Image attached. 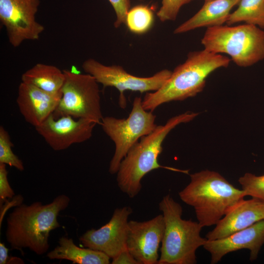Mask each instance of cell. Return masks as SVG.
<instances>
[{"label": "cell", "instance_id": "6da1fadb", "mask_svg": "<svg viewBox=\"0 0 264 264\" xmlns=\"http://www.w3.org/2000/svg\"><path fill=\"white\" fill-rule=\"evenodd\" d=\"M69 202V198L63 194L46 204L37 201L17 206L6 220L5 237L12 249L29 248L38 255L46 253L50 233L60 227L57 217Z\"/></svg>", "mask_w": 264, "mask_h": 264}, {"label": "cell", "instance_id": "7a4b0ae2", "mask_svg": "<svg viewBox=\"0 0 264 264\" xmlns=\"http://www.w3.org/2000/svg\"><path fill=\"white\" fill-rule=\"evenodd\" d=\"M231 59L204 49L189 52L186 60L176 66L157 90L146 93L144 109L153 111L161 105L194 97L204 89L208 76L216 70L227 67Z\"/></svg>", "mask_w": 264, "mask_h": 264}, {"label": "cell", "instance_id": "3957f363", "mask_svg": "<svg viewBox=\"0 0 264 264\" xmlns=\"http://www.w3.org/2000/svg\"><path fill=\"white\" fill-rule=\"evenodd\" d=\"M198 115V112L186 111L173 116L164 125H157L152 132L142 137L120 163L116 173L119 189L131 198L136 197L141 190L143 177L159 168L188 174V171L161 165L158 158L163 150V142L169 132L177 125L189 122Z\"/></svg>", "mask_w": 264, "mask_h": 264}, {"label": "cell", "instance_id": "277c9868", "mask_svg": "<svg viewBox=\"0 0 264 264\" xmlns=\"http://www.w3.org/2000/svg\"><path fill=\"white\" fill-rule=\"evenodd\" d=\"M189 184L178 193L181 200L194 209L203 227L216 225L235 205L246 196L244 192L219 173L208 170L190 175Z\"/></svg>", "mask_w": 264, "mask_h": 264}, {"label": "cell", "instance_id": "5b68a950", "mask_svg": "<svg viewBox=\"0 0 264 264\" xmlns=\"http://www.w3.org/2000/svg\"><path fill=\"white\" fill-rule=\"evenodd\" d=\"M165 228L158 264H195L196 251L207 241L198 221L182 218V207L169 195L159 203Z\"/></svg>", "mask_w": 264, "mask_h": 264}, {"label": "cell", "instance_id": "8992f818", "mask_svg": "<svg viewBox=\"0 0 264 264\" xmlns=\"http://www.w3.org/2000/svg\"><path fill=\"white\" fill-rule=\"evenodd\" d=\"M201 43L209 52L228 55L241 67L250 66L264 59V31L254 25L207 28Z\"/></svg>", "mask_w": 264, "mask_h": 264}, {"label": "cell", "instance_id": "52a82bcc", "mask_svg": "<svg viewBox=\"0 0 264 264\" xmlns=\"http://www.w3.org/2000/svg\"><path fill=\"white\" fill-rule=\"evenodd\" d=\"M156 115L145 110L141 97L134 98L132 110L127 118L103 117L100 125L105 133L113 142L115 151L110 161L109 172L116 174L120 163L131 149L143 136L157 127Z\"/></svg>", "mask_w": 264, "mask_h": 264}, {"label": "cell", "instance_id": "ba28073f", "mask_svg": "<svg viewBox=\"0 0 264 264\" xmlns=\"http://www.w3.org/2000/svg\"><path fill=\"white\" fill-rule=\"evenodd\" d=\"M65 80L62 96L53 113L58 118L69 115L100 124L102 114L98 83L91 75L63 70Z\"/></svg>", "mask_w": 264, "mask_h": 264}, {"label": "cell", "instance_id": "9c48e42d", "mask_svg": "<svg viewBox=\"0 0 264 264\" xmlns=\"http://www.w3.org/2000/svg\"><path fill=\"white\" fill-rule=\"evenodd\" d=\"M82 66L85 73L93 76L103 88L114 87L119 91V105L124 109L127 106L124 94L126 90L141 93L155 91L165 84L172 73L170 70L164 69L152 76L138 77L129 73L120 66H107L91 58L85 60Z\"/></svg>", "mask_w": 264, "mask_h": 264}, {"label": "cell", "instance_id": "30bf717a", "mask_svg": "<svg viewBox=\"0 0 264 264\" xmlns=\"http://www.w3.org/2000/svg\"><path fill=\"white\" fill-rule=\"evenodd\" d=\"M40 3V0H0V22L13 47L38 40L44 31L36 19Z\"/></svg>", "mask_w": 264, "mask_h": 264}, {"label": "cell", "instance_id": "8fae6325", "mask_svg": "<svg viewBox=\"0 0 264 264\" xmlns=\"http://www.w3.org/2000/svg\"><path fill=\"white\" fill-rule=\"evenodd\" d=\"M130 206L116 208L109 222L98 229L87 231L79 241L85 247L104 253L113 259L127 248Z\"/></svg>", "mask_w": 264, "mask_h": 264}, {"label": "cell", "instance_id": "7c38bea8", "mask_svg": "<svg viewBox=\"0 0 264 264\" xmlns=\"http://www.w3.org/2000/svg\"><path fill=\"white\" fill-rule=\"evenodd\" d=\"M64 115L56 119L53 114L35 128L37 132L54 151H62L74 144L85 142L92 135L97 125L94 122Z\"/></svg>", "mask_w": 264, "mask_h": 264}, {"label": "cell", "instance_id": "4fadbf2b", "mask_svg": "<svg viewBox=\"0 0 264 264\" xmlns=\"http://www.w3.org/2000/svg\"><path fill=\"white\" fill-rule=\"evenodd\" d=\"M164 228L162 214L146 221H129L127 248L139 264H158Z\"/></svg>", "mask_w": 264, "mask_h": 264}, {"label": "cell", "instance_id": "5bb4252c", "mask_svg": "<svg viewBox=\"0 0 264 264\" xmlns=\"http://www.w3.org/2000/svg\"><path fill=\"white\" fill-rule=\"evenodd\" d=\"M264 244V220L225 238L207 240L203 247L210 254V263L216 264L229 253L242 249L249 250V259L254 261Z\"/></svg>", "mask_w": 264, "mask_h": 264}, {"label": "cell", "instance_id": "9a60e30c", "mask_svg": "<svg viewBox=\"0 0 264 264\" xmlns=\"http://www.w3.org/2000/svg\"><path fill=\"white\" fill-rule=\"evenodd\" d=\"M62 96L61 91L48 92L21 82L16 102L24 120L36 128L54 113Z\"/></svg>", "mask_w": 264, "mask_h": 264}, {"label": "cell", "instance_id": "2e32d148", "mask_svg": "<svg viewBox=\"0 0 264 264\" xmlns=\"http://www.w3.org/2000/svg\"><path fill=\"white\" fill-rule=\"evenodd\" d=\"M264 220V201L256 198L241 200L231 208L207 233L205 238L215 240L225 238Z\"/></svg>", "mask_w": 264, "mask_h": 264}, {"label": "cell", "instance_id": "e0dca14e", "mask_svg": "<svg viewBox=\"0 0 264 264\" xmlns=\"http://www.w3.org/2000/svg\"><path fill=\"white\" fill-rule=\"evenodd\" d=\"M240 0L205 1L201 8L192 17L178 26L175 34L184 33L200 27H211L226 23L232 9Z\"/></svg>", "mask_w": 264, "mask_h": 264}, {"label": "cell", "instance_id": "ac0fdd59", "mask_svg": "<svg viewBox=\"0 0 264 264\" xmlns=\"http://www.w3.org/2000/svg\"><path fill=\"white\" fill-rule=\"evenodd\" d=\"M47 257L51 260H66L78 264H109L110 258L104 253L75 244L71 238H60L58 245L48 252Z\"/></svg>", "mask_w": 264, "mask_h": 264}, {"label": "cell", "instance_id": "d6986e66", "mask_svg": "<svg viewBox=\"0 0 264 264\" xmlns=\"http://www.w3.org/2000/svg\"><path fill=\"white\" fill-rule=\"evenodd\" d=\"M21 79L44 91L55 93L61 91L65 76L63 70L56 66L38 63L24 72Z\"/></svg>", "mask_w": 264, "mask_h": 264}, {"label": "cell", "instance_id": "ffe728a7", "mask_svg": "<svg viewBox=\"0 0 264 264\" xmlns=\"http://www.w3.org/2000/svg\"><path fill=\"white\" fill-rule=\"evenodd\" d=\"M238 5L230 13L226 24L244 22L264 29V0H240Z\"/></svg>", "mask_w": 264, "mask_h": 264}, {"label": "cell", "instance_id": "44dd1931", "mask_svg": "<svg viewBox=\"0 0 264 264\" xmlns=\"http://www.w3.org/2000/svg\"><path fill=\"white\" fill-rule=\"evenodd\" d=\"M154 21V15L152 9L148 5L139 4L130 9L125 24L132 33L142 34L151 29Z\"/></svg>", "mask_w": 264, "mask_h": 264}, {"label": "cell", "instance_id": "7402d4cb", "mask_svg": "<svg viewBox=\"0 0 264 264\" xmlns=\"http://www.w3.org/2000/svg\"><path fill=\"white\" fill-rule=\"evenodd\" d=\"M10 136L2 126L0 127V163H3L22 171L24 165L22 161L12 151L13 147Z\"/></svg>", "mask_w": 264, "mask_h": 264}, {"label": "cell", "instance_id": "603a6c76", "mask_svg": "<svg viewBox=\"0 0 264 264\" xmlns=\"http://www.w3.org/2000/svg\"><path fill=\"white\" fill-rule=\"evenodd\" d=\"M238 182L246 196L264 201V175L257 176L246 173L239 178Z\"/></svg>", "mask_w": 264, "mask_h": 264}, {"label": "cell", "instance_id": "cb8c5ba5", "mask_svg": "<svg viewBox=\"0 0 264 264\" xmlns=\"http://www.w3.org/2000/svg\"><path fill=\"white\" fill-rule=\"evenodd\" d=\"M192 0H162L161 6L156 13L161 22L175 21L181 8Z\"/></svg>", "mask_w": 264, "mask_h": 264}, {"label": "cell", "instance_id": "d4e9b609", "mask_svg": "<svg viewBox=\"0 0 264 264\" xmlns=\"http://www.w3.org/2000/svg\"><path fill=\"white\" fill-rule=\"evenodd\" d=\"M112 6L116 16L114 22L115 28L125 24L126 16L131 8L130 0H108Z\"/></svg>", "mask_w": 264, "mask_h": 264}, {"label": "cell", "instance_id": "484cf974", "mask_svg": "<svg viewBox=\"0 0 264 264\" xmlns=\"http://www.w3.org/2000/svg\"><path fill=\"white\" fill-rule=\"evenodd\" d=\"M8 171L6 164L0 163V205L15 196L13 190L11 187L7 178Z\"/></svg>", "mask_w": 264, "mask_h": 264}, {"label": "cell", "instance_id": "4316f807", "mask_svg": "<svg viewBox=\"0 0 264 264\" xmlns=\"http://www.w3.org/2000/svg\"><path fill=\"white\" fill-rule=\"evenodd\" d=\"M112 264H139L127 248L112 259Z\"/></svg>", "mask_w": 264, "mask_h": 264}, {"label": "cell", "instance_id": "83f0119b", "mask_svg": "<svg viewBox=\"0 0 264 264\" xmlns=\"http://www.w3.org/2000/svg\"><path fill=\"white\" fill-rule=\"evenodd\" d=\"M8 249L3 243H0V264H7Z\"/></svg>", "mask_w": 264, "mask_h": 264}, {"label": "cell", "instance_id": "f1b7e54d", "mask_svg": "<svg viewBox=\"0 0 264 264\" xmlns=\"http://www.w3.org/2000/svg\"><path fill=\"white\" fill-rule=\"evenodd\" d=\"M208 0H204V1H208Z\"/></svg>", "mask_w": 264, "mask_h": 264}, {"label": "cell", "instance_id": "f546056e", "mask_svg": "<svg viewBox=\"0 0 264 264\" xmlns=\"http://www.w3.org/2000/svg\"></svg>", "mask_w": 264, "mask_h": 264}]
</instances>
